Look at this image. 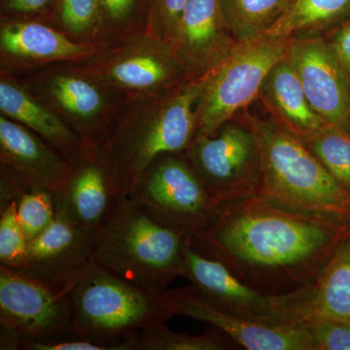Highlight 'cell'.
<instances>
[{
    "label": "cell",
    "instance_id": "83f0119b",
    "mask_svg": "<svg viewBox=\"0 0 350 350\" xmlns=\"http://www.w3.org/2000/svg\"><path fill=\"white\" fill-rule=\"evenodd\" d=\"M29 241L17 216V200L0 211V265L21 269L27 258Z\"/></svg>",
    "mask_w": 350,
    "mask_h": 350
},
{
    "label": "cell",
    "instance_id": "484cf974",
    "mask_svg": "<svg viewBox=\"0 0 350 350\" xmlns=\"http://www.w3.org/2000/svg\"><path fill=\"white\" fill-rule=\"evenodd\" d=\"M236 347L232 338L215 328L191 335L172 331L165 323L144 329L137 340V350H230Z\"/></svg>",
    "mask_w": 350,
    "mask_h": 350
},
{
    "label": "cell",
    "instance_id": "ffe728a7",
    "mask_svg": "<svg viewBox=\"0 0 350 350\" xmlns=\"http://www.w3.org/2000/svg\"><path fill=\"white\" fill-rule=\"evenodd\" d=\"M47 87L50 98L75 125L81 148L98 149L109 131L103 120L105 100L100 88L75 75L54 76Z\"/></svg>",
    "mask_w": 350,
    "mask_h": 350
},
{
    "label": "cell",
    "instance_id": "1f68e13d",
    "mask_svg": "<svg viewBox=\"0 0 350 350\" xmlns=\"http://www.w3.org/2000/svg\"><path fill=\"white\" fill-rule=\"evenodd\" d=\"M187 2L188 0H157V11L165 40L170 38L174 31L179 16Z\"/></svg>",
    "mask_w": 350,
    "mask_h": 350
},
{
    "label": "cell",
    "instance_id": "3957f363",
    "mask_svg": "<svg viewBox=\"0 0 350 350\" xmlns=\"http://www.w3.org/2000/svg\"><path fill=\"white\" fill-rule=\"evenodd\" d=\"M234 119L247 126L259 149L258 195L295 211L350 222V194L315 158L305 142L271 117L243 111Z\"/></svg>",
    "mask_w": 350,
    "mask_h": 350
},
{
    "label": "cell",
    "instance_id": "7402d4cb",
    "mask_svg": "<svg viewBox=\"0 0 350 350\" xmlns=\"http://www.w3.org/2000/svg\"><path fill=\"white\" fill-rule=\"evenodd\" d=\"M0 47L6 56L29 62L68 61L94 51L91 46L73 42L47 25L31 22L3 25Z\"/></svg>",
    "mask_w": 350,
    "mask_h": 350
},
{
    "label": "cell",
    "instance_id": "4316f807",
    "mask_svg": "<svg viewBox=\"0 0 350 350\" xmlns=\"http://www.w3.org/2000/svg\"><path fill=\"white\" fill-rule=\"evenodd\" d=\"M55 215V196L47 191H25L17 200L18 220L29 243L49 227Z\"/></svg>",
    "mask_w": 350,
    "mask_h": 350
},
{
    "label": "cell",
    "instance_id": "2e32d148",
    "mask_svg": "<svg viewBox=\"0 0 350 350\" xmlns=\"http://www.w3.org/2000/svg\"><path fill=\"white\" fill-rule=\"evenodd\" d=\"M94 234L73 222L56 202L54 220L29 241L24 267L19 271L51 284L68 282L91 262Z\"/></svg>",
    "mask_w": 350,
    "mask_h": 350
},
{
    "label": "cell",
    "instance_id": "f1b7e54d",
    "mask_svg": "<svg viewBox=\"0 0 350 350\" xmlns=\"http://www.w3.org/2000/svg\"><path fill=\"white\" fill-rule=\"evenodd\" d=\"M317 350H350V322L326 319L305 320Z\"/></svg>",
    "mask_w": 350,
    "mask_h": 350
},
{
    "label": "cell",
    "instance_id": "8fae6325",
    "mask_svg": "<svg viewBox=\"0 0 350 350\" xmlns=\"http://www.w3.org/2000/svg\"><path fill=\"white\" fill-rule=\"evenodd\" d=\"M163 308L172 317L182 315L211 325L248 350H317L305 322L269 323L225 312L209 304L192 285L165 290Z\"/></svg>",
    "mask_w": 350,
    "mask_h": 350
},
{
    "label": "cell",
    "instance_id": "5bb4252c",
    "mask_svg": "<svg viewBox=\"0 0 350 350\" xmlns=\"http://www.w3.org/2000/svg\"><path fill=\"white\" fill-rule=\"evenodd\" d=\"M94 75L129 93L157 94L190 79L169 43L142 39L107 56ZM182 84V83H181Z\"/></svg>",
    "mask_w": 350,
    "mask_h": 350
},
{
    "label": "cell",
    "instance_id": "44dd1931",
    "mask_svg": "<svg viewBox=\"0 0 350 350\" xmlns=\"http://www.w3.org/2000/svg\"><path fill=\"white\" fill-rule=\"evenodd\" d=\"M0 110L2 116L33 131L70 160L81 149L76 131L22 87L7 79L0 82Z\"/></svg>",
    "mask_w": 350,
    "mask_h": 350
},
{
    "label": "cell",
    "instance_id": "e0dca14e",
    "mask_svg": "<svg viewBox=\"0 0 350 350\" xmlns=\"http://www.w3.org/2000/svg\"><path fill=\"white\" fill-rule=\"evenodd\" d=\"M71 161L72 177L55 200L73 222L94 234L107 222L120 199L98 149H80Z\"/></svg>",
    "mask_w": 350,
    "mask_h": 350
},
{
    "label": "cell",
    "instance_id": "277c9868",
    "mask_svg": "<svg viewBox=\"0 0 350 350\" xmlns=\"http://www.w3.org/2000/svg\"><path fill=\"white\" fill-rule=\"evenodd\" d=\"M185 239L130 198H121L94 232L92 261L126 282L162 294L172 280L182 278Z\"/></svg>",
    "mask_w": 350,
    "mask_h": 350
},
{
    "label": "cell",
    "instance_id": "f546056e",
    "mask_svg": "<svg viewBox=\"0 0 350 350\" xmlns=\"http://www.w3.org/2000/svg\"><path fill=\"white\" fill-rule=\"evenodd\" d=\"M100 0H63L62 20L66 29L83 33L96 25L100 12Z\"/></svg>",
    "mask_w": 350,
    "mask_h": 350
},
{
    "label": "cell",
    "instance_id": "30bf717a",
    "mask_svg": "<svg viewBox=\"0 0 350 350\" xmlns=\"http://www.w3.org/2000/svg\"><path fill=\"white\" fill-rule=\"evenodd\" d=\"M182 278L225 312L269 323H301L297 290L283 295L259 291L241 282L223 262L199 252L189 238L184 243Z\"/></svg>",
    "mask_w": 350,
    "mask_h": 350
},
{
    "label": "cell",
    "instance_id": "d590c367",
    "mask_svg": "<svg viewBox=\"0 0 350 350\" xmlns=\"http://www.w3.org/2000/svg\"><path fill=\"white\" fill-rule=\"evenodd\" d=\"M22 336L10 329L2 328L0 332V349L15 350L22 347Z\"/></svg>",
    "mask_w": 350,
    "mask_h": 350
},
{
    "label": "cell",
    "instance_id": "ba28073f",
    "mask_svg": "<svg viewBox=\"0 0 350 350\" xmlns=\"http://www.w3.org/2000/svg\"><path fill=\"white\" fill-rule=\"evenodd\" d=\"M184 154L219 206L258 194L259 149L253 133L238 119L213 135L196 137Z\"/></svg>",
    "mask_w": 350,
    "mask_h": 350
},
{
    "label": "cell",
    "instance_id": "603a6c76",
    "mask_svg": "<svg viewBox=\"0 0 350 350\" xmlns=\"http://www.w3.org/2000/svg\"><path fill=\"white\" fill-rule=\"evenodd\" d=\"M350 19V0H292L266 36L288 38L296 34H326Z\"/></svg>",
    "mask_w": 350,
    "mask_h": 350
},
{
    "label": "cell",
    "instance_id": "9a60e30c",
    "mask_svg": "<svg viewBox=\"0 0 350 350\" xmlns=\"http://www.w3.org/2000/svg\"><path fill=\"white\" fill-rule=\"evenodd\" d=\"M0 162L13 172L25 190L59 195L72 177L75 165L33 131L0 117Z\"/></svg>",
    "mask_w": 350,
    "mask_h": 350
},
{
    "label": "cell",
    "instance_id": "5b68a950",
    "mask_svg": "<svg viewBox=\"0 0 350 350\" xmlns=\"http://www.w3.org/2000/svg\"><path fill=\"white\" fill-rule=\"evenodd\" d=\"M71 305L70 338L98 342L110 350H137L140 332L172 317L161 294L126 282L93 261L78 278Z\"/></svg>",
    "mask_w": 350,
    "mask_h": 350
},
{
    "label": "cell",
    "instance_id": "7a4b0ae2",
    "mask_svg": "<svg viewBox=\"0 0 350 350\" xmlns=\"http://www.w3.org/2000/svg\"><path fill=\"white\" fill-rule=\"evenodd\" d=\"M202 87V77L190 78L144 113H133L109 129L98 151L119 199L133 194L157 158L187 150L197 131L196 107Z\"/></svg>",
    "mask_w": 350,
    "mask_h": 350
},
{
    "label": "cell",
    "instance_id": "836d02e7",
    "mask_svg": "<svg viewBox=\"0 0 350 350\" xmlns=\"http://www.w3.org/2000/svg\"><path fill=\"white\" fill-rule=\"evenodd\" d=\"M100 2L111 19L120 20L129 13L135 0H100Z\"/></svg>",
    "mask_w": 350,
    "mask_h": 350
},
{
    "label": "cell",
    "instance_id": "cb8c5ba5",
    "mask_svg": "<svg viewBox=\"0 0 350 350\" xmlns=\"http://www.w3.org/2000/svg\"><path fill=\"white\" fill-rule=\"evenodd\" d=\"M292 0H221L239 42L264 36L282 18Z\"/></svg>",
    "mask_w": 350,
    "mask_h": 350
},
{
    "label": "cell",
    "instance_id": "e575fe53",
    "mask_svg": "<svg viewBox=\"0 0 350 350\" xmlns=\"http://www.w3.org/2000/svg\"><path fill=\"white\" fill-rule=\"evenodd\" d=\"M50 0H7L10 10L18 13H34L41 10Z\"/></svg>",
    "mask_w": 350,
    "mask_h": 350
},
{
    "label": "cell",
    "instance_id": "d6a6232c",
    "mask_svg": "<svg viewBox=\"0 0 350 350\" xmlns=\"http://www.w3.org/2000/svg\"><path fill=\"white\" fill-rule=\"evenodd\" d=\"M25 188L16 174L1 165V187H0V211L20 199Z\"/></svg>",
    "mask_w": 350,
    "mask_h": 350
},
{
    "label": "cell",
    "instance_id": "6da1fadb",
    "mask_svg": "<svg viewBox=\"0 0 350 350\" xmlns=\"http://www.w3.org/2000/svg\"><path fill=\"white\" fill-rule=\"evenodd\" d=\"M349 234L350 222L295 211L256 194L221 206L213 224L189 239L241 282L283 295L313 282Z\"/></svg>",
    "mask_w": 350,
    "mask_h": 350
},
{
    "label": "cell",
    "instance_id": "d6986e66",
    "mask_svg": "<svg viewBox=\"0 0 350 350\" xmlns=\"http://www.w3.org/2000/svg\"><path fill=\"white\" fill-rule=\"evenodd\" d=\"M299 315L350 322V234L313 282L299 289Z\"/></svg>",
    "mask_w": 350,
    "mask_h": 350
},
{
    "label": "cell",
    "instance_id": "4dcf8cb0",
    "mask_svg": "<svg viewBox=\"0 0 350 350\" xmlns=\"http://www.w3.org/2000/svg\"><path fill=\"white\" fill-rule=\"evenodd\" d=\"M329 47L350 80V19L324 34Z\"/></svg>",
    "mask_w": 350,
    "mask_h": 350
},
{
    "label": "cell",
    "instance_id": "ac0fdd59",
    "mask_svg": "<svg viewBox=\"0 0 350 350\" xmlns=\"http://www.w3.org/2000/svg\"><path fill=\"white\" fill-rule=\"evenodd\" d=\"M269 117L301 140L324 125L310 107L296 71L286 56L265 77L258 94Z\"/></svg>",
    "mask_w": 350,
    "mask_h": 350
},
{
    "label": "cell",
    "instance_id": "7c38bea8",
    "mask_svg": "<svg viewBox=\"0 0 350 350\" xmlns=\"http://www.w3.org/2000/svg\"><path fill=\"white\" fill-rule=\"evenodd\" d=\"M286 57L320 118L327 124L350 129V80L324 34L308 32L291 36Z\"/></svg>",
    "mask_w": 350,
    "mask_h": 350
},
{
    "label": "cell",
    "instance_id": "4fadbf2b",
    "mask_svg": "<svg viewBox=\"0 0 350 350\" xmlns=\"http://www.w3.org/2000/svg\"><path fill=\"white\" fill-rule=\"evenodd\" d=\"M165 41L189 78L206 75L239 43L221 0H188Z\"/></svg>",
    "mask_w": 350,
    "mask_h": 350
},
{
    "label": "cell",
    "instance_id": "d4e9b609",
    "mask_svg": "<svg viewBox=\"0 0 350 350\" xmlns=\"http://www.w3.org/2000/svg\"><path fill=\"white\" fill-rule=\"evenodd\" d=\"M303 142L350 194V129L324 124Z\"/></svg>",
    "mask_w": 350,
    "mask_h": 350
},
{
    "label": "cell",
    "instance_id": "8992f818",
    "mask_svg": "<svg viewBox=\"0 0 350 350\" xmlns=\"http://www.w3.org/2000/svg\"><path fill=\"white\" fill-rule=\"evenodd\" d=\"M289 38L264 36L239 42L202 76L196 137L213 135L258 98L269 69L286 56Z\"/></svg>",
    "mask_w": 350,
    "mask_h": 350
},
{
    "label": "cell",
    "instance_id": "9c48e42d",
    "mask_svg": "<svg viewBox=\"0 0 350 350\" xmlns=\"http://www.w3.org/2000/svg\"><path fill=\"white\" fill-rule=\"evenodd\" d=\"M80 275L63 284H51L0 265V327L17 332L23 340L70 338L71 293Z\"/></svg>",
    "mask_w": 350,
    "mask_h": 350
},
{
    "label": "cell",
    "instance_id": "52a82bcc",
    "mask_svg": "<svg viewBox=\"0 0 350 350\" xmlns=\"http://www.w3.org/2000/svg\"><path fill=\"white\" fill-rule=\"evenodd\" d=\"M128 198L157 222L185 238L206 230L221 207L207 194L184 152L157 158Z\"/></svg>",
    "mask_w": 350,
    "mask_h": 350
}]
</instances>
